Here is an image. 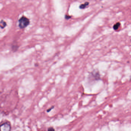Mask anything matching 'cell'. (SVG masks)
<instances>
[{
    "label": "cell",
    "instance_id": "cell-6",
    "mask_svg": "<svg viewBox=\"0 0 131 131\" xmlns=\"http://www.w3.org/2000/svg\"><path fill=\"white\" fill-rule=\"evenodd\" d=\"M120 23H117L116 24L114 25V26H113V29H114L115 30H116L118 29L119 27L120 26Z\"/></svg>",
    "mask_w": 131,
    "mask_h": 131
},
{
    "label": "cell",
    "instance_id": "cell-4",
    "mask_svg": "<svg viewBox=\"0 0 131 131\" xmlns=\"http://www.w3.org/2000/svg\"><path fill=\"white\" fill-rule=\"evenodd\" d=\"M6 23L4 20H2L0 22V27L1 29H3L4 27H6Z\"/></svg>",
    "mask_w": 131,
    "mask_h": 131
},
{
    "label": "cell",
    "instance_id": "cell-1",
    "mask_svg": "<svg viewBox=\"0 0 131 131\" xmlns=\"http://www.w3.org/2000/svg\"><path fill=\"white\" fill-rule=\"evenodd\" d=\"M19 27L20 29H24L30 23L29 19L24 16L22 17L19 20Z\"/></svg>",
    "mask_w": 131,
    "mask_h": 131
},
{
    "label": "cell",
    "instance_id": "cell-5",
    "mask_svg": "<svg viewBox=\"0 0 131 131\" xmlns=\"http://www.w3.org/2000/svg\"><path fill=\"white\" fill-rule=\"evenodd\" d=\"M89 4V3L88 2H86V3H84V4H81L80 6V8L81 9H84L88 6Z\"/></svg>",
    "mask_w": 131,
    "mask_h": 131
},
{
    "label": "cell",
    "instance_id": "cell-3",
    "mask_svg": "<svg viewBox=\"0 0 131 131\" xmlns=\"http://www.w3.org/2000/svg\"><path fill=\"white\" fill-rule=\"evenodd\" d=\"M94 80H98L100 79V75L98 70H93L91 73V75Z\"/></svg>",
    "mask_w": 131,
    "mask_h": 131
},
{
    "label": "cell",
    "instance_id": "cell-2",
    "mask_svg": "<svg viewBox=\"0 0 131 131\" xmlns=\"http://www.w3.org/2000/svg\"><path fill=\"white\" fill-rule=\"evenodd\" d=\"M11 129V126L9 122H6L0 125V131H9Z\"/></svg>",
    "mask_w": 131,
    "mask_h": 131
},
{
    "label": "cell",
    "instance_id": "cell-7",
    "mask_svg": "<svg viewBox=\"0 0 131 131\" xmlns=\"http://www.w3.org/2000/svg\"><path fill=\"white\" fill-rule=\"evenodd\" d=\"M49 131H54L55 130V129L53 128L52 127H50V128H49L48 129Z\"/></svg>",
    "mask_w": 131,
    "mask_h": 131
},
{
    "label": "cell",
    "instance_id": "cell-8",
    "mask_svg": "<svg viewBox=\"0 0 131 131\" xmlns=\"http://www.w3.org/2000/svg\"><path fill=\"white\" fill-rule=\"evenodd\" d=\"M53 107H51V108H50V109H49L48 110H47V112H49L50 111V110H51L52 109V108H53Z\"/></svg>",
    "mask_w": 131,
    "mask_h": 131
}]
</instances>
